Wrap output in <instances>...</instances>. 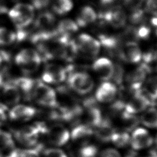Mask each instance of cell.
Masks as SVG:
<instances>
[{
    "label": "cell",
    "mask_w": 157,
    "mask_h": 157,
    "mask_svg": "<svg viewBox=\"0 0 157 157\" xmlns=\"http://www.w3.org/2000/svg\"><path fill=\"white\" fill-rule=\"evenodd\" d=\"M9 16L18 29H23L33 22L34 8L29 4L18 3L9 10Z\"/></svg>",
    "instance_id": "6da1fadb"
},
{
    "label": "cell",
    "mask_w": 157,
    "mask_h": 157,
    "mask_svg": "<svg viewBox=\"0 0 157 157\" xmlns=\"http://www.w3.org/2000/svg\"><path fill=\"white\" fill-rule=\"evenodd\" d=\"M74 42L77 53L86 59H94L100 52L101 45L99 41L88 34H79Z\"/></svg>",
    "instance_id": "7a4b0ae2"
},
{
    "label": "cell",
    "mask_w": 157,
    "mask_h": 157,
    "mask_svg": "<svg viewBox=\"0 0 157 157\" xmlns=\"http://www.w3.org/2000/svg\"><path fill=\"white\" fill-rule=\"evenodd\" d=\"M41 56L36 50L28 48L21 50L15 56L16 64L25 73L36 71L41 63Z\"/></svg>",
    "instance_id": "3957f363"
},
{
    "label": "cell",
    "mask_w": 157,
    "mask_h": 157,
    "mask_svg": "<svg viewBox=\"0 0 157 157\" xmlns=\"http://www.w3.org/2000/svg\"><path fill=\"white\" fill-rule=\"evenodd\" d=\"M68 85L75 93L85 95L91 91L94 82L90 74L84 71L72 72L67 78Z\"/></svg>",
    "instance_id": "277c9868"
},
{
    "label": "cell",
    "mask_w": 157,
    "mask_h": 157,
    "mask_svg": "<svg viewBox=\"0 0 157 157\" xmlns=\"http://www.w3.org/2000/svg\"><path fill=\"white\" fill-rule=\"evenodd\" d=\"M32 96L36 102L44 107H55L58 106V98L55 90L44 82L36 83Z\"/></svg>",
    "instance_id": "5b68a950"
},
{
    "label": "cell",
    "mask_w": 157,
    "mask_h": 157,
    "mask_svg": "<svg viewBox=\"0 0 157 157\" xmlns=\"http://www.w3.org/2000/svg\"><path fill=\"white\" fill-rule=\"evenodd\" d=\"M47 128L41 124L23 127L15 133L17 140L26 146H33L38 141L41 133H45Z\"/></svg>",
    "instance_id": "8992f818"
},
{
    "label": "cell",
    "mask_w": 157,
    "mask_h": 157,
    "mask_svg": "<svg viewBox=\"0 0 157 157\" xmlns=\"http://www.w3.org/2000/svg\"><path fill=\"white\" fill-rule=\"evenodd\" d=\"M152 102L144 93L142 90L134 92L130 99L124 104V111L128 113L136 115L148 109Z\"/></svg>",
    "instance_id": "52a82bcc"
},
{
    "label": "cell",
    "mask_w": 157,
    "mask_h": 157,
    "mask_svg": "<svg viewBox=\"0 0 157 157\" xmlns=\"http://www.w3.org/2000/svg\"><path fill=\"white\" fill-rule=\"evenodd\" d=\"M45 134L48 142L55 147L65 145L70 138V132L68 129L64 125L58 123L47 128Z\"/></svg>",
    "instance_id": "ba28073f"
},
{
    "label": "cell",
    "mask_w": 157,
    "mask_h": 157,
    "mask_svg": "<svg viewBox=\"0 0 157 157\" xmlns=\"http://www.w3.org/2000/svg\"><path fill=\"white\" fill-rule=\"evenodd\" d=\"M149 72V69L142 63L137 67L128 72L126 75L125 81L129 88L134 92L140 90Z\"/></svg>",
    "instance_id": "9c48e42d"
},
{
    "label": "cell",
    "mask_w": 157,
    "mask_h": 157,
    "mask_svg": "<svg viewBox=\"0 0 157 157\" xmlns=\"http://www.w3.org/2000/svg\"><path fill=\"white\" fill-rule=\"evenodd\" d=\"M67 77V69L61 65L50 63L47 64L42 74V80L48 84H59Z\"/></svg>",
    "instance_id": "30bf717a"
},
{
    "label": "cell",
    "mask_w": 157,
    "mask_h": 157,
    "mask_svg": "<svg viewBox=\"0 0 157 157\" xmlns=\"http://www.w3.org/2000/svg\"><path fill=\"white\" fill-rule=\"evenodd\" d=\"M154 142V140L149 132L143 128H136L130 137L129 144L132 149L140 150L151 147Z\"/></svg>",
    "instance_id": "8fae6325"
},
{
    "label": "cell",
    "mask_w": 157,
    "mask_h": 157,
    "mask_svg": "<svg viewBox=\"0 0 157 157\" xmlns=\"http://www.w3.org/2000/svg\"><path fill=\"white\" fill-rule=\"evenodd\" d=\"M80 117L83 119V124L91 128L96 127L103 120L101 110L91 101H86L85 107L82 110Z\"/></svg>",
    "instance_id": "7c38bea8"
},
{
    "label": "cell",
    "mask_w": 157,
    "mask_h": 157,
    "mask_svg": "<svg viewBox=\"0 0 157 157\" xmlns=\"http://www.w3.org/2000/svg\"><path fill=\"white\" fill-rule=\"evenodd\" d=\"M119 56L125 62L137 63L142 60V53L138 44L134 41H128L118 50Z\"/></svg>",
    "instance_id": "4fadbf2b"
},
{
    "label": "cell",
    "mask_w": 157,
    "mask_h": 157,
    "mask_svg": "<svg viewBox=\"0 0 157 157\" xmlns=\"http://www.w3.org/2000/svg\"><path fill=\"white\" fill-rule=\"evenodd\" d=\"M92 69L99 79L104 82L109 81L113 74L114 64L110 59L101 57L93 62Z\"/></svg>",
    "instance_id": "5bb4252c"
},
{
    "label": "cell",
    "mask_w": 157,
    "mask_h": 157,
    "mask_svg": "<svg viewBox=\"0 0 157 157\" xmlns=\"http://www.w3.org/2000/svg\"><path fill=\"white\" fill-rule=\"evenodd\" d=\"M101 18L115 28H122L127 21L126 12L119 6H115L105 11L101 14Z\"/></svg>",
    "instance_id": "9a60e30c"
},
{
    "label": "cell",
    "mask_w": 157,
    "mask_h": 157,
    "mask_svg": "<svg viewBox=\"0 0 157 157\" xmlns=\"http://www.w3.org/2000/svg\"><path fill=\"white\" fill-rule=\"evenodd\" d=\"M117 92V87L115 83L109 81H105L97 88L95 98L99 102L110 103L115 99Z\"/></svg>",
    "instance_id": "2e32d148"
},
{
    "label": "cell",
    "mask_w": 157,
    "mask_h": 157,
    "mask_svg": "<svg viewBox=\"0 0 157 157\" xmlns=\"http://www.w3.org/2000/svg\"><path fill=\"white\" fill-rule=\"evenodd\" d=\"M36 113V109L29 105L24 104L15 105L9 112L11 120L18 121H25L32 118Z\"/></svg>",
    "instance_id": "e0dca14e"
},
{
    "label": "cell",
    "mask_w": 157,
    "mask_h": 157,
    "mask_svg": "<svg viewBox=\"0 0 157 157\" xmlns=\"http://www.w3.org/2000/svg\"><path fill=\"white\" fill-rule=\"evenodd\" d=\"M2 97L7 105H17L21 98V92L14 83H6L2 86Z\"/></svg>",
    "instance_id": "ac0fdd59"
},
{
    "label": "cell",
    "mask_w": 157,
    "mask_h": 157,
    "mask_svg": "<svg viewBox=\"0 0 157 157\" xmlns=\"http://www.w3.org/2000/svg\"><path fill=\"white\" fill-rule=\"evenodd\" d=\"M98 18L95 10L90 6L83 7L76 17V23L78 27H85L94 23Z\"/></svg>",
    "instance_id": "d6986e66"
},
{
    "label": "cell",
    "mask_w": 157,
    "mask_h": 157,
    "mask_svg": "<svg viewBox=\"0 0 157 157\" xmlns=\"http://www.w3.org/2000/svg\"><path fill=\"white\" fill-rule=\"evenodd\" d=\"M94 134L92 128L85 124H80L75 126L70 134V137L74 141L80 142L83 144L88 142V139Z\"/></svg>",
    "instance_id": "ffe728a7"
},
{
    "label": "cell",
    "mask_w": 157,
    "mask_h": 157,
    "mask_svg": "<svg viewBox=\"0 0 157 157\" xmlns=\"http://www.w3.org/2000/svg\"><path fill=\"white\" fill-rule=\"evenodd\" d=\"M78 26L76 22L71 19L66 18L57 23V36H62L70 38V36L78 30Z\"/></svg>",
    "instance_id": "44dd1931"
},
{
    "label": "cell",
    "mask_w": 157,
    "mask_h": 157,
    "mask_svg": "<svg viewBox=\"0 0 157 157\" xmlns=\"http://www.w3.org/2000/svg\"><path fill=\"white\" fill-rule=\"evenodd\" d=\"M96 129L94 131L96 137L102 142H109L115 131L112 124L106 120L102 121L96 127Z\"/></svg>",
    "instance_id": "7402d4cb"
},
{
    "label": "cell",
    "mask_w": 157,
    "mask_h": 157,
    "mask_svg": "<svg viewBox=\"0 0 157 157\" xmlns=\"http://www.w3.org/2000/svg\"><path fill=\"white\" fill-rule=\"evenodd\" d=\"M143 86L142 91L153 103L157 100V75H152L146 78Z\"/></svg>",
    "instance_id": "603a6c76"
},
{
    "label": "cell",
    "mask_w": 157,
    "mask_h": 157,
    "mask_svg": "<svg viewBox=\"0 0 157 157\" xmlns=\"http://www.w3.org/2000/svg\"><path fill=\"white\" fill-rule=\"evenodd\" d=\"M140 120L145 126L157 129V109L150 107L146 109L143 112Z\"/></svg>",
    "instance_id": "cb8c5ba5"
},
{
    "label": "cell",
    "mask_w": 157,
    "mask_h": 157,
    "mask_svg": "<svg viewBox=\"0 0 157 157\" xmlns=\"http://www.w3.org/2000/svg\"><path fill=\"white\" fill-rule=\"evenodd\" d=\"M72 0H53L52 2V9L58 15H64L70 12L73 8Z\"/></svg>",
    "instance_id": "d4e9b609"
},
{
    "label": "cell",
    "mask_w": 157,
    "mask_h": 157,
    "mask_svg": "<svg viewBox=\"0 0 157 157\" xmlns=\"http://www.w3.org/2000/svg\"><path fill=\"white\" fill-rule=\"evenodd\" d=\"M14 83L18 87L19 90L22 91L26 96H31L36 83L33 80L29 78H20L15 80Z\"/></svg>",
    "instance_id": "484cf974"
},
{
    "label": "cell",
    "mask_w": 157,
    "mask_h": 157,
    "mask_svg": "<svg viewBox=\"0 0 157 157\" xmlns=\"http://www.w3.org/2000/svg\"><path fill=\"white\" fill-rule=\"evenodd\" d=\"M116 147H124L129 144L130 136L128 133L125 131H115L113 133L111 140Z\"/></svg>",
    "instance_id": "4316f807"
},
{
    "label": "cell",
    "mask_w": 157,
    "mask_h": 157,
    "mask_svg": "<svg viewBox=\"0 0 157 157\" xmlns=\"http://www.w3.org/2000/svg\"><path fill=\"white\" fill-rule=\"evenodd\" d=\"M17 39V34L12 31L4 27H0V46H8Z\"/></svg>",
    "instance_id": "83f0119b"
},
{
    "label": "cell",
    "mask_w": 157,
    "mask_h": 157,
    "mask_svg": "<svg viewBox=\"0 0 157 157\" xmlns=\"http://www.w3.org/2000/svg\"><path fill=\"white\" fill-rule=\"evenodd\" d=\"M77 155L78 157H98V150L96 145L86 142L80 147Z\"/></svg>",
    "instance_id": "f1b7e54d"
},
{
    "label": "cell",
    "mask_w": 157,
    "mask_h": 157,
    "mask_svg": "<svg viewBox=\"0 0 157 157\" xmlns=\"http://www.w3.org/2000/svg\"><path fill=\"white\" fill-rule=\"evenodd\" d=\"M121 122L122 126L124 129V131H126L127 130L132 129L137 125L138 120L136 117V115H132L131 113H128L124 111L122 112L121 115Z\"/></svg>",
    "instance_id": "f546056e"
},
{
    "label": "cell",
    "mask_w": 157,
    "mask_h": 157,
    "mask_svg": "<svg viewBox=\"0 0 157 157\" xmlns=\"http://www.w3.org/2000/svg\"><path fill=\"white\" fill-rule=\"evenodd\" d=\"M14 148V142L11 135L0 129V153Z\"/></svg>",
    "instance_id": "4dcf8cb0"
},
{
    "label": "cell",
    "mask_w": 157,
    "mask_h": 157,
    "mask_svg": "<svg viewBox=\"0 0 157 157\" xmlns=\"http://www.w3.org/2000/svg\"><path fill=\"white\" fill-rule=\"evenodd\" d=\"M124 70L119 64H114V71L112 77L115 85H120L123 80Z\"/></svg>",
    "instance_id": "1f68e13d"
},
{
    "label": "cell",
    "mask_w": 157,
    "mask_h": 157,
    "mask_svg": "<svg viewBox=\"0 0 157 157\" xmlns=\"http://www.w3.org/2000/svg\"><path fill=\"white\" fill-rule=\"evenodd\" d=\"M125 7L131 12H134L140 10L145 0H122Z\"/></svg>",
    "instance_id": "d6a6232c"
},
{
    "label": "cell",
    "mask_w": 157,
    "mask_h": 157,
    "mask_svg": "<svg viewBox=\"0 0 157 157\" xmlns=\"http://www.w3.org/2000/svg\"><path fill=\"white\" fill-rule=\"evenodd\" d=\"M44 157H67L66 153L58 148H50L44 150Z\"/></svg>",
    "instance_id": "836d02e7"
},
{
    "label": "cell",
    "mask_w": 157,
    "mask_h": 157,
    "mask_svg": "<svg viewBox=\"0 0 157 157\" xmlns=\"http://www.w3.org/2000/svg\"><path fill=\"white\" fill-rule=\"evenodd\" d=\"M145 9L152 16H157V0H145Z\"/></svg>",
    "instance_id": "e575fe53"
},
{
    "label": "cell",
    "mask_w": 157,
    "mask_h": 157,
    "mask_svg": "<svg viewBox=\"0 0 157 157\" xmlns=\"http://www.w3.org/2000/svg\"><path fill=\"white\" fill-rule=\"evenodd\" d=\"M99 157H121L120 153L113 148H107L103 150L99 155Z\"/></svg>",
    "instance_id": "d590c367"
},
{
    "label": "cell",
    "mask_w": 157,
    "mask_h": 157,
    "mask_svg": "<svg viewBox=\"0 0 157 157\" xmlns=\"http://www.w3.org/2000/svg\"><path fill=\"white\" fill-rule=\"evenodd\" d=\"M18 157H40L37 149H29L20 152Z\"/></svg>",
    "instance_id": "8d00e7d4"
},
{
    "label": "cell",
    "mask_w": 157,
    "mask_h": 157,
    "mask_svg": "<svg viewBox=\"0 0 157 157\" xmlns=\"http://www.w3.org/2000/svg\"><path fill=\"white\" fill-rule=\"evenodd\" d=\"M32 6L37 9H42L46 7L51 0H31Z\"/></svg>",
    "instance_id": "74e56055"
},
{
    "label": "cell",
    "mask_w": 157,
    "mask_h": 157,
    "mask_svg": "<svg viewBox=\"0 0 157 157\" xmlns=\"http://www.w3.org/2000/svg\"><path fill=\"white\" fill-rule=\"evenodd\" d=\"M7 118L6 113L4 108L0 107V126H1L6 121Z\"/></svg>",
    "instance_id": "f35d334b"
},
{
    "label": "cell",
    "mask_w": 157,
    "mask_h": 157,
    "mask_svg": "<svg viewBox=\"0 0 157 157\" xmlns=\"http://www.w3.org/2000/svg\"><path fill=\"white\" fill-rule=\"evenodd\" d=\"M8 11V9L6 4L5 0H0V15L6 13Z\"/></svg>",
    "instance_id": "ab89813d"
},
{
    "label": "cell",
    "mask_w": 157,
    "mask_h": 157,
    "mask_svg": "<svg viewBox=\"0 0 157 157\" xmlns=\"http://www.w3.org/2000/svg\"><path fill=\"white\" fill-rule=\"evenodd\" d=\"M151 24L156 28L157 31V16H155L151 18Z\"/></svg>",
    "instance_id": "60d3db41"
},
{
    "label": "cell",
    "mask_w": 157,
    "mask_h": 157,
    "mask_svg": "<svg viewBox=\"0 0 157 157\" xmlns=\"http://www.w3.org/2000/svg\"><path fill=\"white\" fill-rule=\"evenodd\" d=\"M153 68L156 72L157 73V59L154 61V64H153Z\"/></svg>",
    "instance_id": "b9f144b4"
},
{
    "label": "cell",
    "mask_w": 157,
    "mask_h": 157,
    "mask_svg": "<svg viewBox=\"0 0 157 157\" xmlns=\"http://www.w3.org/2000/svg\"><path fill=\"white\" fill-rule=\"evenodd\" d=\"M2 56L0 55V67H1V64H2Z\"/></svg>",
    "instance_id": "7bdbcfd3"
},
{
    "label": "cell",
    "mask_w": 157,
    "mask_h": 157,
    "mask_svg": "<svg viewBox=\"0 0 157 157\" xmlns=\"http://www.w3.org/2000/svg\"><path fill=\"white\" fill-rule=\"evenodd\" d=\"M132 157H155V156H153L152 155H150V156H132Z\"/></svg>",
    "instance_id": "ee69618b"
}]
</instances>
